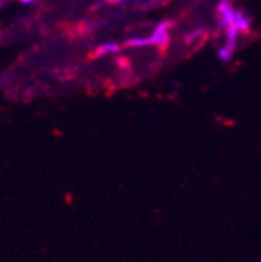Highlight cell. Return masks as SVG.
Wrapping results in <instances>:
<instances>
[{"label":"cell","instance_id":"7a4b0ae2","mask_svg":"<svg viewBox=\"0 0 261 262\" xmlns=\"http://www.w3.org/2000/svg\"><path fill=\"white\" fill-rule=\"evenodd\" d=\"M149 38H150V46H165L169 39L166 24H159L156 27V30L153 31V35Z\"/></svg>","mask_w":261,"mask_h":262},{"label":"cell","instance_id":"8992f818","mask_svg":"<svg viewBox=\"0 0 261 262\" xmlns=\"http://www.w3.org/2000/svg\"><path fill=\"white\" fill-rule=\"evenodd\" d=\"M17 2L21 5H31V4H35V0H17Z\"/></svg>","mask_w":261,"mask_h":262},{"label":"cell","instance_id":"5b68a950","mask_svg":"<svg viewBox=\"0 0 261 262\" xmlns=\"http://www.w3.org/2000/svg\"><path fill=\"white\" fill-rule=\"evenodd\" d=\"M217 55H219V58H220L222 61L228 62V61L232 59V56H233V50H232V49H228L227 46H224V47H220V49H219Z\"/></svg>","mask_w":261,"mask_h":262},{"label":"cell","instance_id":"52a82bcc","mask_svg":"<svg viewBox=\"0 0 261 262\" xmlns=\"http://www.w3.org/2000/svg\"><path fill=\"white\" fill-rule=\"evenodd\" d=\"M2 8H4V0H0V11H2Z\"/></svg>","mask_w":261,"mask_h":262},{"label":"cell","instance_id":"ba28073f","mask_svg":"<svg viewBox=\"0 0 261 262\" xmlns=\"http://www.w3.org/2000/svg\"><path fill=\"white\" fill-rule=\"evenodd\" d=\"M114 2H117V4H121V2H125V0H114Z\"/></svg>","mask_w":261,"mask_h":262},{"label":"cell","instance_id":"277c9868","mask_svg":"<svg viewBox=\"0 0 261 262\" xmlns=\"http://www.w3.org/2000/svg\"><path fill=\"white\" fill-rule=\"evenodd\" d=\"M233 24H235L239 30H247V28H249V19H247L246 16H243L241 13H236V11H235Z\"/></svg>","mask_w":261,"mask_h":262},{"label":"cell","instance_id":"6da1fadb","mask_svg":"<svg viewBox=\"0 0 261 262\" xmlns=\"http://www.w3.org/2000/svg\"><path fill=\"white\" fill-rule=\"evenodd\" d=\"M217 16H219V22H220V25L227 28L228 25H232V24H233L235 11H233V8L230 7V4L222 2V4L219 5Z\"/></svg>","mask_w":261,"mask_h":262},{"label":"cell","instance_id":"3957f363","mask_svg":"<svg viewBox=\"0 0 261 262\" xmlns=\"http://www.w3.org/2000/svg\"><path fill=\"white\" fill-rule=\"evenodd\" d=\"M119 50H121V47L116 42H105V44H102L99 49H97V53H99V55H108V53H116Z\"/></svg>","mask_w":261,"mask_h":262}]
</instances>
